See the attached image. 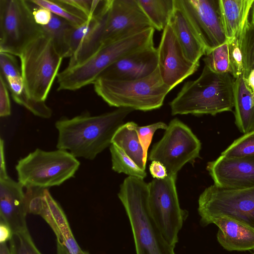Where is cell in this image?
<instances>
[{
  "mask_svg": "<svg viewBox=\"0 0 254 254\" xmlns=\"http://www.w3.org/2000/svg\"><path fill=\"white\" fill-rule=\"evenodd\" d=\"M133 111L120 108L97 116L85 113L71 119L63 118L55 123L59 133L57 148L76 158L93 160L110 147L116 131Z\"/></svg>",
  "mask_w": 254,
  "mask_h": 254,
  "instance_id": "1",
  "label": "cell"
},
{
  "mask_svg": "<svg viewBox=\"0 0 254 254\" xmlns=\"http://www.w3.org/2000/svg\"><path fill=\"white\" fill-rule=\"evenodd\" d=\"M234 81L230 73H215L204 65L200 76L186 82L170 102L172 115L215 116L232 111Z\"/></svg>",
  "mask_w": 254,
  "mask_h": 254,
  "instance_id": "2",
  "label": "cell"
},
{
  "mask_svg": "<svg viewBox=\"0 0 254 254\" xmlns=\"http://www.w3.org/2000/svg\"><path fill=\"white\" fill-rule=\"evenodd\" d=\"M118 197L128 218L136 254H176L151 217L148 205V184L128 176L120 185Z\"/></svg>",
  "mask_w": 254,
  "mask_h": 254,
  "instance_id": "3",
  "label": "cell"
},
{
  "mask_svg": "<svg viewBox=\"0 0 254 254\" xmlns=\"http://www.w3.org/2000/svg\"><path fill=\"white\" fill-rule=\"evenodd\" d=\"M154 31L149 28L103 45L84 62L66 67L58 75V90L74 91L93 84L106 68L121 58L154 45Z\"/></svg>",
  "mask_w": 254,
  "mask_h": 254,
  "instance_id": "4",
  "label": "cell"
},
{
  "mask_svg": "<svg viewBox=\"0 0 254 254\" xmlns=\"http://www.w3.org/2000/svg\"><path fill=\"white\" fill-rule=\"evenodd\" d=\"M93 85L96 94L109 106L144 112L162 107L171 90L163 82L158 67L142 78L117 80L100 77Z\"/></svg>",
  "mask_w": 254,
  "mask_h": 254,
  "instance_id": "5",
  "label": "cell"
},
{
  "mask_svg": "<svg viewBox=\"0 0 254 254\" xmlns=\"http://www.w3.org/2000/svg\"><path fill=\"white\" fill-rule=\"evenodd\" d=\"M19 57L25 94L31 99L45 102L64 58L44 34L28 44Z\"/></svg>",
  "mask_w": 254,
  "mask_h": 254,
  "instance_id": "6",
  "label": "cell"
},
{
  "mask_svg": "<svg viewBox=\"0 0 254 254\" xmlns=\"http://www.w3.org/2000/svg\"><path fill=\"white\" fill-rule=\"evenodd\" d=\"M80 162L68 151H47L37 148L17 162L18 181L25 188L48 189L60 186L73 177Z\"/></svg>",
  "mask_w": 254,
  "mask_h": 254,
  "instance_id": "7",
  "label": "cell"
},
{
  "mask_svg": "<svg viewBox=\"0 0 254 254\" xmlns=\"http://www.w3.org/2000/svg\"><path fill=\"white\" fill-rule=\"evenodd\" d=\"M198 212L202 226L210 224L214 218L225 216L254 229V187L232 189L213 184L200 195Z\"/></svg>",
  "mask_w": 254,
  "mask_h": 254,
  "instance_id": "8",
  "label": "cell"
},
{
  "mask_svg": "<svg viewBox=\"0 0 254 254\" xmlns=\"http://www.w3.org/2000/svg\"><path fill=\"white\" fill-rule=\"evenodd\" d=\"M176 178L177 176L168 175L163 179H153L148 183V196L151 217L166 240L174 247L189 215L180 205Z\"/></svg>",
  "mask_w": 254,
  "mask_h": 254,
  "instance_id": "9",
  "label": "cell"
},
{
  "mask_svg": "<svg viewBox=\"0 0 254 254\" xmlns=\"http://www.w3.org/2000/svg\"><path fill=\"white\" fill-rule=\"evenodd\" d=\"M42 34L29 0H0V52L19 57L28 44Z\"/></svg>",
  "mask_w": 254,
  "mask_h": 254,
  "instance_id": "10",
  "label": "cell"
},
{
  "mask_svg": "<svg viewBox=\"0 0 254 254\" xmlns=\"http://www.w3.org/2000/svg\"><path fill=\"white\" fill-rule=\"evenodd\" d=\"M201 144L190 128L175 118L169 123L162 138L155 143L149 160L157 161L166 168L168 175L177 176L187 163L199 158Z\"/></svg>",
  "mask_w": 254,
  "mask_h": 254,
  "instance_id": "11",
  "label": "cell"
},
{
  "mask_svg": "<svg viewBox=\"0 0 254 254\" xmlns=\"http://www.w3.org/2000/svg\"><path fill=\"white\" fill-rule=\"evenodd\" d=\"M206 50V53L228 42L219 0H176Z\"/></svg>",
  "mask_w": 254,
  "mask_h": 254,
  "instance_id": "12",
  "label": "cell"
},
{
  "mask_svg": "<svg viewBox=\"0 0 254 254\" xmlns=\"http://www.w3.org/2000/svg\"><path fill=\"white\" fill-rule=\"evenodd\" d=\"M149 28L153 27L137 0H110L103 17L101 47Z\"/></svg>",
  "mask_w": 254,
  "mask_h": 254,
  "instance_id": "13",
  "label": "cell"
},
{
  "mask_svg": "<svg viewBox=\"0 0 254 254\" xmlns=\"http://www.w3.org/2000/svg\"><path fill=\"white\" fill-rule=\"evenodd\" d=\"M157 51L161 78L171 90L199 67V63H194L186 56L169 24L163 31Z\"/></svg>",
  "mask_w": 254,
  "mask_h": 254,
  "instance_id": "14",
  "label": "cell"
},
{
  "mask_svg": "<svg viewBox=\"0 0 254 254\" xmlns=\"http://www.w3.org/2000/svg\"><path fill=\"white\" fill-rule=\"evenodd\" d=\"M206 170L214 184L225 189L254 187V155L239 158L220 155L207 163Z\"/></svg>",
  "mask_w": 254,
  "mask_h": 254,
  "instance_id": "15",
  "label": "cell"
},
{
  "mask_svg": "<svg viewBox=\"0 0 254 254\" xmlns=\"http://www.w3.org/2000/svg\"><path fill=\"white\" fill-rule=\"evenodd\" d=\"M158 65V51L153 45L121 58L106 68L99 78L117 80H136L152 73Z\"/></svg>",
  "mask_w": 254,
  "mask_h": 254,
  "instance_id": "16",
  "label": "cell"
},
{
  "mask_svg": "<svg viewBox=\"0 0 254 254\" xmlns=\"http://www.w3.org/2000/svg\"><path fill=\"white\" fill-rule=\"evenodd\" d=\"M24 187L8 176L0 178V221L9 226L12 234L28 229Z\"/></svg>",
  "mask_w": 254,
  "mask_h": 254,
  "instance_id": "17",
  "label": "cell"
},
{
  "mask_svg": "<svg viewBox=\"0 0 254 254\" xmlns=\"http://www.w3.org/2000/svg\"><path fill=\"white\" fill-rule=\"evenodd\" d=\"M211 224L219 228L217 239L219 243L229 251L254 250V229L232 218L221 216L213 219Z\"/></svg>",
  "mask_w": 254,
  "mask_h": 254,
  "instance_id": "18",
  "label": "cell"
},
{
  "mask_svg": "<svg viewBox=\"0 0 254 254\" xmlns=\"http://www.w3.org/2000/svg\"><path fill=\"white\" fill-rule=\"evenodd\" d=\"M169 24L188 59L194 63L206 54V50L183 10L174 0V8Z\"/></svg>",
  "mask_w": 254,
  "mask_h": 254,
  "instance_id": "19",
  "label": "cell"
},
{
  "mask_svg": "<svg viewBox=\"0 0 254 254\" xmlns=\"http://www.w3.org/2000/svg\"><path fill=\"white\" fill-rule=\"evenodd\" d=\"M44 201L40 214L50 226L57 238V242L64 245L71 254H79L82 250L75 240L64 213L59 203L45 189Z\"/></svg>",
  "mask_w": 254,
  "mask_h": 254,
  "instance_id": "20",
  "label": "cell"
},
{
  "mask_svg": "<svg viewBox=\"0 0 254 254\" xmlns=\"http://www.w3.org/2000/svg\"><path fill=\"white\" fill-rule=\"evenodd\" d=\"M222 23L228 41L235 37L254 13V0H219Z\"/></svg>",
  "mask_w": 254,
  "mask_h": 254,
  "instance_id": "21",
  "label": "cell"
},
{
  "mask_svg": "<svg viewBox=\"0 0 254 254\" xmlns=\"http://www.w3.org/2000/svg\"><path fill=\"white\" fill-rule=\"evenodd\" d=\"M235 124L243 134L254 131V95L247 87L243 75L234 84Z\"/></svg>",
  "mask_w": 254,
  "mask_h": 254,
  "instance_id": "22",
  "label": "cell"
},
{
  "mask_svg": "<svg viewBox=\"0 0 254 254\" xmlns=\"http://www.w3.org/2000/svg\"><path fill=\"white\" fill-rule=\"evenodd\" d=\"M137 127L133 122L122 125L114 134L112 144L121 149L139 168L145 170L143 150L138 137Z\"/></svg>",
  "mask_w": 254,
  "mask_h": 254,
  "instance_id": "23",
  "label": "cell"
},
{
  "mask_svg": "<svg viewBox=\"0 0 254 254\" xmlns=\"http://www.w3.org/2000/svg\"><path fill=\"white\" fill-rule=\"evenodd\" d=\"M151 23L159 31L168 25L174 8V0H137Z\"/></svg>",
  "mask_w": 254,
  "mask_h": 254,
  "instance_id": "24",
  "label": "cell"
},
{
  "mask_svg": "<svg viewBox=\"0 0 254 254\" xmlns=\"http://www.w3.org/2000/svg\"><path fill=\"white\" fill-rule=\"evenodd\" d=\"M71 26L67 21L53 13L49 23L41 26L43 34L50 38L57 51L64 58H68L67 35Z\"/></svg>",
  "mask_w": 254,
  "mask_h": 254,
  "instance_id": "25",
  "label": "cell"
},
{
  "mask_svg": "<svg viewBox=\"0 0 254 254\" xmlns=\"http://www.w3.org/2000/svg\"><path fill=\"white\" fill-rule=\"evenodd\" d=\"M235 37L239 42L243 57V76L246 79L254 69V13Z\"/></svg>",
  "mask_w": 254,
  "mask_h": 254,
  "instance_id": "26",
  "label": "cell"
},
{
  "mask_svg": "<svg viewBox=\"0 0 254 254\" xmlns=\"http://www.w3.org/2000/svg\"><path fill=\"white\" fill-rule=\"evenodd\" d=\"M110 151L112 168L115 172L142 179L146 177L145 170L139 168L121 149L111 144Z\"/></svg>",
  "mask_w": 254,
  "mask_h": 254,
  "instance_id": "27",
  "label": "cell"
},
{
  "mask_svg": "<svg viewBox=\"0 0 254 254\" xmlns=\"http://www.w3.org/2000/svg\"><path fill=\"white\" fill-rule=\"evenodd\" d=\"M101 17L92 18L80 26L70 27L67 35L68 58H70L75 53L81 44L98 25Z\"/></svg>",
  "mask_w": 254,
  "mask_h": 254,
  "instance_id": "28",
  "label": "cell"
},
{
  "mask_svg": "<svg viewBox=\"0 0 254 254\" xmlns=\"http://www.w3.org/2000/svg\"><path fill=\"white\" fill-rule=\"evenodd\" d=\"M204 56V65L211 71L217 73H230L228 42L206 53Z\"/></svg>",
  "mask_w": 254,
  "mask_h": 254,
  "instance_id": "29",
  "label": "cell"
},
{
  "mask_svg": "<svg viewBox=\"0 0 254 254\" xmlns=\"http://www.w3.org/2000/svg\"><path fill=\"white\" fill-rule=\"evenodd\" d=\"M31 1L35 4L46 8L53 14L65 20L73 26H80L87 20L73 13L60 0H31Z\"/></svg>",
  "mask_w": 254,
  "mask_h": 254,
  "instance_id": "30",
  "label": "cell"
},
{
  "mask_svg": "<svg viewBox=\"0 0 254 254\" xmlns=\"http://www.w3.org/2000/svg\"><path fill=\"white\" fill-rule=\"evenodd\" d=\"M254 155V131L244 134L235 140L221 155L227 158H239Z\"/></svg>",
  "mask_w": 254,
  "mask_h": 254,
  "instance_id": "31",
  "label": "cell"
},
{
  "mask_svg": "<svg viewBox=\"0 0 254 254\" xmlns=\"http://www.w3.org/2000/svg\"><path fill=\"white\" fill-rule=\"evenodd\" d=\"M8 247L11 254H42L34 243L28 229L13 233Z\"/></svg>",
  "mask_w": 254,
  "mask_h": 254,
  "instance_id": "32",
  "label": "cell"
},
{
  "mask_svg": "<svg viewBox=\"0 0 254 254\" xmlns=\"http://www.w3.org/2000/svg\"><path fill=\"white\" fill-rule=\"evenodd\" d=\"M230 73L237 79L243 75V57L238 39L234 37L228 41Z\"/></svg>",
  "mask_w": 254,
  "mask_h": 254,
  "instance_id": "33",
  "label": "cell"
},
{
  "mask_svg": "<svg viewBox=\"0 0 254 254\" xmlns=\"http://www.w3.org/2000/svg\"><path fill=\"white\" fill-rule=\"evenodd\" d=\"M12 97L16 103L24 106L36 116L45 119L52 116V111L45 102H39L28 98L24 91L19 95Z\"/></svg>",
  "mask_w": 254,
  "mask_h": 254,
  "instance_id": "34",
  "label": "cell"
},
{
  "mask_svg": "<svg viewBox=\"0 0 254 254\" xmlns=\"http://www.w3.org/2000/svg\"><path fill=\"white\" fill-rule=\"evenodd\" d=\"M45 189L34 187L26 188L25 201L27 213L40 215L44 205Z\"/></svg>",
  "mask_w": 254,
  "mask_h": 254,
  "instance_id": "35",
  "label": "cell"
},
{
  "mask_svg": "<svg viewBox=\"0 0 254 254\" xmlns=\"http://www.w3.org/2000/svg\"><path fill=\"white\" fill-rule=\"evenodd\" d=\"M167 127L168 125L165 123L159 122L146 126H138L137 127L138 137L143 150L144 162L145 164L146 163L148 150L152 141L154 133L159 129L165 130Z\"/></svg>",
  "mask_w": 254,
  "mask_h": 254,
  "instance_id": "36",
  "label": "cell"
},
{
  "mask_svg": "<svg viewBox=\"0 0 254 254\" xmlns=\"http://www.w3.org/2000/svg\"><path fill=\"white\" fill-rule=\"evenodd\" d=\"M0 74L4 79L7 77H22L19 67L15 56L0 52Z\"/></svg>",
  "mask_w": 254,
  "mask_h": 254,
  "instance_id": "37",
  "label": "cell"
},
{
  "mask_svg": "<svg viewBox=\"0 0 254 254\" xmlns=\"http://www.w3.org/2000/svg\"><path fill=\"white\" fill-rule=\"evenodd\" d=\"M7 86L3 77L0 75V116L5 117L11 114L10 99Z\"/></svg>",
  "mask_w": 254,
  "mask_h": 254,
  "instance_id": "38",
  "label": "cell"
},
{
  "mask_svg": "<svg viewBox=\"0 0 254 254\" xmlns=\"http://www.w3.org/2000/svg\"><path fill=\"white\" fill-rule=\"evenodd\" d=\"M32 8L33 17L36 23L41 26H45L50 22L52 13L47 9L39 6L29 0Z\"/></svg>",
  "mask_w": 254,
  "mask_h": 254,
  "instance_id": "39",
  "label": "cell"
},
{
  "mask_svg": "<svg viewBox=\"0 0 254 254\" xmlns=\"http://www.w3.org/2000/svg\"><path fill=\"white\" fill-rule=\"evenodd\" d=\"M11 96H18L24 91V82L22 77H7L4 79Z\"/></svg>",
  "mask_w": 254,
  "mask_h": 254,
  "instance_id": "40",
  "label": "cell"
},
{
  "mask_svg": "<svg viewBox=\"0 0 254 254\" xmlns=\"http://www.w3.org/2000/svg\"><path fill=\"white\" fill-rule=\"evenodd\" d=\"M149 171L154 179H163L168 176L165 167L157 161H152L149 166Z\"/></svg>",
  "mask_w": 254,
  "mask_h": 254,
  "instance_id": "41",
  "label": "cell"
},
{
  "mask_svg": "<svg viewBox=\"0 0 254 254\" xmlns=\"http://www.w3.org/2000/svg\"><path fill=\"white\" fill-rule=\"evenodd\" d=\"M12 235V232L9 226L5 223L0 221V243H7Z\"/></svg>",
  "mask_w": 254,
  "mask_h": 254,
  "instance_id": "42",
  "label": "cell"
},
{
  "mask_svg": "<svg viewBox=\"0 0 254 254\" xmlns=\"http://www.w3.org/2000/svg\"><path fill=\"white\" fill-rule=\"evenodd\" d=\"M4 144V140L1 138L0 140V178L8 176L6 169Z\"/></svg>",
  "mask_w": 254,
  "mask_h": 254,
  "instance_id": "43",
  "label": "cell"
},
{
  "mask_svg": "<svg viewBox=\"0 0 254 254\" xmlns=\"http://www.w3.org/2000/svg\"><path fill=\"white\" fill-rule=\"evenodd\" d=\"M244 79L247 87L254 95V69L250 73L248 77Z\"/></svg>",
  "mask_w": 254,
  "mask_h": 254,
  "instance_id": "44",
  "label": "cell"
},
{
  "mask_svg": "<svg viewBox=\"0 0 254 254\" xmlns=\"http://www.w3.org/2000/svg\"><path fill=\"white\" fill-rule=\"evenodd\" d=\"M57 254H71V253L64 245L57 243Z\"/></svg>",
  "mask_w": 254,
  "mask_h": 254,
  "instance_id": "45",
  "label": "cell"
},
{
  "mask_svg": "<svg viewBox=\"0 0 254 254\" xmlns=\"http://www.w3.org/2000/svg\"><path fill=\"white\" fill-rule=\"evenodd\" d=\"M0 254H11L7 243H0Z\"/></svg>",
  "mask_w": 254,
  "mask_h": 254,
  "instance_id": "46",
  "label": "cell"
},
{
  "mask_svg": "<svg viewBox=\"0 0 254 254\" xmlns=\"http://www.w3.org/2000/svg\"><path fill=\"white\" fill-rule=\"evenodd\" d=\"M79 254H89L88 252L81 250Z\"/></svg>",
  "mask_w": 254,
  "mask_h": 254,
  "instance_id": "47",
  "label": "cell"
},
{
  "mask_svg": "<svg viewBox=\"0 0 254 254\" xmlns=\"http://www.w3.org/2000/svg\"><path fill=\"white\" fill-rule=\"evenodd\" d=\"M253 254H254V253Z\"/></svg>",
  "mask_w": 254,
  "mask_h": 254,
  "instance_id": "48",
  "label": "cell"
}]
</instances>
